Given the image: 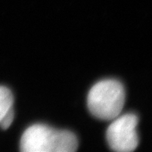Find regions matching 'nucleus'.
<instances>
[{"label": "nucleus", "instance_id": "obj_1", "mask_svg": "<svg viewBox=\"0 0 152 152\" xmlns=\"http://www.w3.org/2000/svg\"><path fill=\"white\" fill-rule=\"evenodd\" d=\"M78 147L76 136L67 130H58L47 125H31L20 139L23 152H73Z\"/></svg>", "mask_w": 152, "mask_h": 152}, {"label": "nucleus", "instance_id": "obj_2", "mask_svg": "<svg viewBox=\"0 0 152 152\" xmlns=\"http://www.w3.org/2000/svg\"><path fill=\"white\" fill-rule=\"evenodd\" d=\"M124 104V87L115 80L99 81L91 88L87 96V106L91 113L104 121L118 116Z\"/></svg>", "mask_w": 152, "mask_h": 152}, {"label": "nucleus", "instance_id": "obj_3", "mask_svg": "<svg viewBox=\"0 0 152 152\" xmlns=\"http://www.w3.org/2000/svg\"><path fill=\"white\" fill-rule=\"evenodd\" d=\"M138 118L132 113L113 119L106 131V139L111 149L118 152H130L137 147L139 139L136 132Z\"/></svg>", "mask_w": 152, "mask_h": 152}, {"label": "nucleus", "instance_id": "obj_4", "mask_svg": "<svg viewBox=\"0 0 152 152\" xmlns=\"http://www.w3.org/2000/svg\"><path fill=\"white\" fill-rule=\"evenodd\" d=\"M14 97L9 89L0 86V122L7 111L13 106Z\"/></svg>", "mask_w": 152, "mask_h": 152}, {"label": "nucleus", "instance_id": "obj_5", "mask_svg": "<svg viewBox=\"0 0 152 152\" xmlns=\"http://www.w3.org/2000/svg\"><path fill=\"white\" fill-rule=\"evenodd\" d=\"M14 118V111L13 109V106L10 108L7 113H5V115H4L2 119H1V122H0V126L3 130H7L8 129L10 125L12 123L13 121Z\"/></svg>", "mask_w": 152, "mask_h": 152}]
</instances>
